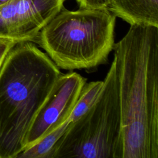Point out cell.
<instances>
[{
  "label": "cell",
  "mask_w": 158,
  "mask_h": 158,
  "mask_svg": "<svg viewBox=\"0 0 158 158\" xmlns=\"http://www.w3.org/2000/svg\"><path fill=\"white\" fill-rule=\"evenodd\" d=\"M86 82V79L77 72L60 75L29 128L24 149L36 144L69 120Z\"/></svg>",
  "instance_id": "5b68a950"
},
{
  "label": "cell",
  "mask_w": 158,
  "mask_h": 158,
  "mask_svg": "<svg viewBox=\"0 0 158 158\" xmlns=\"http://www.w3.org/2000/svg\"><path fill=\"white\" fill-rule=\"evenodd\" d=\"M115 19L107 9L69 10L63 7L34 43L59 69H95L107 61L113 50Z\"/></svg>",
  "instance_id": "3957f363"
},
{
  "label": "cell",
  "mask_w": 158,
  "mask_h": 158,
  "mask_svg": "<svg viewBox=\"0 0 158 158\" xmlns=\"http://www.w3.org/2000/svg\"><path fill=\"white\" fill-rule=\"evenodd\" d=\"M118 82L113 59L93 106L70 122L56 143L52 158H122Z\"/></svg>",
  "instance_id": "277c9868"
},
{
  "label": "cell",
  "mask_w": 158,
  "mask_h": 158,
  "mask_svg": "<svg viewBox=\"0 0 158 158\" xmlns=\"http://www.w3.org/2000/svg\"><path fill=\"white\" fill-rule=\"evenodd\" d=\"M107 9L130 25L158 27V0H111Z\"/></svg>",
  "instance_id": "8992f818"
},
{
  "label": "cell",
  "mask_w": 158,
  "mask_h": 158,
  "mask_svg": "<svg viewBox=\"0 0 158 158\" xmlns=\"http://www.w3.org/2000/svg\"><path fill=\"white\" fill-rule=\"evenodd\" d=\"M70 122V120L65 122L36 144L22 151L16 158H52L54 146Z\"/></svg>",
  "instance_id": "52a82bcc"
},
{
  "label": "cell",
  "mask_w": 158,
  "mask_h": 158,
  "mask_svg": "<svg viewBox=\"0 0 158 158\" xmlns=\"http://www.w3.org/2000/svg\"><path fill=\"white\" fill-rule=\"evenodd\" d=\"M103 86V81L85 83L80 91L77 102L69 117L70 122L78 119L94 103Z\"/></svg>",
  "instance_id": "ba28073f"
},
{
  "label": "cell",
  "mask_w": 158,
  "mask_h": 158,
  "mask_svg": "<svg viewBox=\"0 0 158 158\" xmlns=\"http://www.w3.org/2000/svg\"><path fill=\"white\" fill-rule=\"evenodd\" d=\"M10 1H11V0H0V6L4 4L9 2Z\"/></svg>",
  "instance_id": "8fae6325"
},
{
  "label": "cell",
  "mask_w": 158,
  "mask_h": 158,
  "mask_svg": "<svg viewBox=\"0 0 158 158\" xmlns=\"http://www.w3.org/2000/svg\"><path fill=\"white\" fill-rule=\"evenodd\" d=\"M113 50L122 158H158V27L131 25Z\"/></svg>",
  "instance_id": "6da1fadb"
},
{
  "label": "cell",
  "mask_w": 158,
  "mask_h": 158,
  "mask_svg": "<svg viewBox=\"0 0 158 158\" xmlns=\"http://www.w3.org/2000/svg\"><path fill=\"white\" fill-rule=\"evenodd\" d=\"M79 9H107L111 0H76Z\"/></svg>",
  "instance_id": "30bf717a"
},
{
  "label": "cell",
  "mask_w": 158,
  "mask_h": 158,
  "mask_svg": "<svg viewBox=\"0 0 158 158\" xmlns=\"http://www.w3.org/2000/svg\"><path fill=\"white\" fill-rule=\"evenodd\" d=\"M19 43V41L14 39L0 36V67H1L9 52Z\"/></svg>",
  "instance_id": "9c48e42d"
},
{
  "label": "cell",
  "mask_w": 158,
  "mask_h": 158,
  "mask_svg": "<svg viewBox=\"0 0 158 158\" xmlns=\"http://www.w3.org/2000/svg\"><path fill=\"white\" fill-rule=\"evenodd\" d=\"M61 72L34 43H17L0 67V158H16Z\"/></svg>",
  "instance_id": "7a4b0ae2"
}]
</instances>
